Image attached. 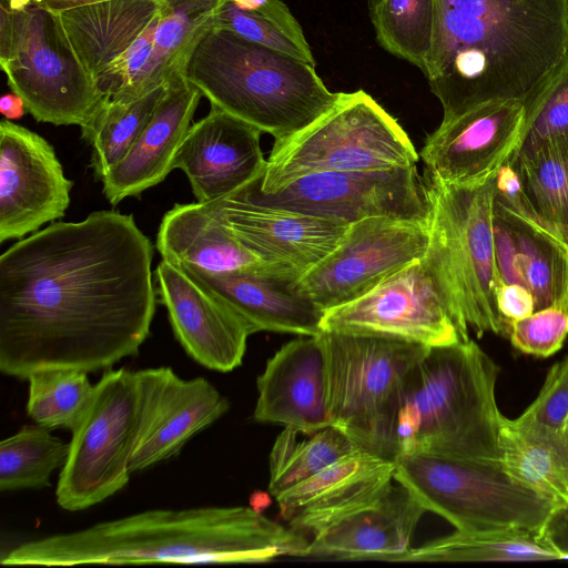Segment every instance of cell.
I'll use <instances>...</instances> for the list:
<instances>
[{
  "instance_id": "cell-1",
  "label": "cell",
  "mask_w": 568,
  "mask_h": 568,
  "mask_svg": "<svg viewBox=\"0 0 568 568\" xmlns=\"http://www.w3.org/2000/svg\"><path fill=\"white\" fill-rule=\"evenodd\" d=\"M153 245L132 215L54 222L0 256V369L88 373L134 356L150 335Z\"/></svg>"
},
{
  "instance_id": "cell-2",
  "label": "cell",
  "mask_w": 568,
  "mask_h": 568,
  "mask_svg": "<svg viewBox=\"0 0 568 568\" xmlns=\"http://www.w3.org/2000/svg\"><path fill=\"white\" fill-rule=\"evenodd\" d=\"M568 52V0H434L424 74L449 121L525 101Z\"/></svg>"
},
{
  "instance_id": "cell-3",
  "label": "cell",
  "mask_w": 568,
  "mask_h": 568,
  "mask_svg": "<svg viewBox=\"0 0 568 568\" xmlns=\"http://www.w3.org/2000/svg\"><path fill=\"white\" fill-rule=\"evenodd\" d=\"M308 542L253 507L156 509L21 544L1 565L255 564L306 557Z\"/></svg>"
},
{
  "instance_id": "cell-4",
  "label": "cell",
  "mask_w": 568,
  "mask_h": 568,
  "mask_svg": "<svg viewBox=\"0 0 568 568\" xmlns=\"http://www.w3.org/2000/svg\"><path fill=\"white\" fill-rule=\"evenodd\" d=\"M498 373L470 338L429 347L404 386L396 426L398 455L499 462Z\"/></svg>"
},
{
  "instance_id": "cell-5",
  "label": "cell",
  "mask_w": 568,
  "mask_h": 568,
  "mask_svg": "<svg viewBox=\"0 0 568 568\" xmlns=\"http://www.w3.org/2000/svg\"><path fill=\"white\" fill-rule=\"evenodd\" d=\"M183 77L227 113L286 139L317 120L338 99L315 65L212 27L199 40Z\"/></svg>"
},
{
  "instance_id": "cell-6",
  "label": "cell",
  "mask_w": 568,
  "mask_h": 568,
  "mask_svg": "<svg viewBox=\"0 0 568 568\" xmlns=\"http://www.w3.org/2000/svg\"><path fill=\"white\" fill-rule=\"evenodd\" d=\"M496 178V176H495ZM495 178L483 184H445L424 176L429 205L423 262L463 341L469 329L508 337L496 290L500 282L493 227Z\"/></svg>"
},
{
  "instance_id": "cell-7",
  "label": "cell",
  "mask_w": 568,
  "mask_h": 568,
  "mask_svg": "<svg viewBox=\"0 0 568 568\" xmlns=\"http://www.w3.org/2000/svg\"><path fill=\"white\" fill-rule=\"evenodd\" d=\"M326 405L332 426L359 449L394 462L407 376L429 347L385 336L323 329Z\"/></svg>"
},
{
  "instance_id": "cell-8",
  "label": "cell",
  "mask_w": 568,
  "mask_h": 568,
  "mask_svg": "<svg viewBox=\"0 0 568 568\" xmlns=\"http://www.w3.org/2000/svg\"><path fill=\"white\" fill-rule=\"evenodd\" d=\"M418 159L405 130L372 95L339 92L317 120L274 142L256 186L270 194L313 173L389 170Z\"/></svg>"
},
{
  "instance_id": "cell-9",
  "label": "cell",
  "mask_w": 568,
  "mask_h": 568,
  "mask_svg": "<svg viewBox=\"0 0 568 568\" xmlns=\"http://www.w3.org/2000/svg\"><path fill=\"white\" fill-rule=\"evenodd\" d=\"M0 64L38 121L82 125L102 94L81 63L60 14L0 2Z\"/></svg>"
},
{
  "instance_id": "cell-10",
  "label": "cell",
  "mask_w": 568,
  "mask_h": 568,
  "mask_svg": "<svg viewBox=\"0 0 568 568\" xmlns=\"http://www.w3.org/2000/svg\"><path fill=\"white\" fill-rule=\"evenodd\" d=\"M394 479L456 530L540 531L556 504L513 478L500 462L398 455Z\"/></svg>"
},
{
  "instance_id": "cell-11",
  "label": "cell",
  "mask_w": 568,
  "mask_h": 568,
  "mask_svg": "<svg viewBox=\"0 0 568 568\" xmlns=\"http://www.w3.org/2000/svg\"><path fill=\"white\" fill-rule=\"evenodd\" d=\"M140 415L136 373L125 368L105 372L94 385L84 415L72 429L55 490L60 507L70 511L89 508L128 484Z\"/></svg>"
},
{
  "instance_id": "cell-12",
  "label": "cell",
  "mask_w": 568,
  "mask_h": 568,
  "mask_svg": "<svg viewBox=\"0 0 568 568\" xmlns=\"http://www.w3.org/2000/svg\"><path fill=\"white\" fill-rule=\"evenodd\" d=\"M428 220L375 216L348 225L335 248L296 281L323 311L352 302L423 258Z\"/></svg>"
},
{
  "instance_id": "cell-13",
  "label": "cell",
  "mask_w": 568,
  "mask_h": 568,
  "mask_svg": "<svg viewBox=\"0 0 568 568\" xmlns=\"http://www.w3.org/2000/svg\"><path fill=\"white\" fill-rule=\"evenodd\" d=\"M256 181L242 190L257 202L348 225L375 216L428 220L426 187L416 165L313 173L270 194L260 192Z\"/></svg>"
},
{
  "instance_id": "cell-14",
  "label": "cell",
  "mask_w": 568,
  "mask_h": 568,
  "mask_svg": "<svg viewBox=\"0 0 568 568\" xmlns=\"http://www.w3.org/2000/svg\"><path fill=\"white\" fill-rule=\"evenodd\" d=\"M323 329L385 336L427 347L463 341L422 258L358 298L325 311Z\"/></svg>"
},
{
  "instance_id": "cell-15",
  "label": "cell",
  "mask_w": 568,
  "mask_h": 568,
  "mask_svg": "<svg viewBox=\"0 0 568 568\" xmlns=\"http://www.w3.org/2000/svg\"><path fill=\"white\" fill-rule=\"evenodd\" d=\"M525 134L520 100L478 105L427 136L419 156L425 176L445 184H483L518 151Z\"/></svg>"
},
{
  "instance_id": "cell-16",
  "label": "cell",
  "mask_w": 568,
  "mask_h": 568,
  "mask_svg": "<svg viewBox=\"0 0 568 568\" xmlns=\"http://www.w3.org/2000/svg\"><path fill=\"white\" fill-rule=\"evenodd\" d=\"M73 182L53 146L38 133L0 123V242L23 239L63 217Z\"/></svg>"
},
{
  "instance_id": "cell-17",
  "label": "cell",
  "mask_w": 568,
  "mask_h": 568,
  "mask_svg": "<svg viewBox=\"0 0 568 568\" xmlns=\"http://www.w3.org/2000/svg\"><path fill=\"white\" fill-rule=\"evenodd\" d=\"M264 262L295 277L331 253L348 224L257 202L242 189L204 203Z\"/></svg>"
},
{
  "instance_id": "cell-18",
  "label": "cell",
  "mask_w": 568,
  "mask_h": 568,
  "mask_svg": "<svg viewBox=\"0 0 568 568\" xmlns=\"http://www.w3.org/2000/svg\"><path fill=\"white\" fill-rule=\"evenodd\" d=\"M135 373L141 415L132 473L175 456L191 437L230 408L227 398L204 377L182 379L170 367Z\"/></svg>"
},
{
  "instance_id": "cell-19",
  "label": "cell",
  "mask_w": 568,
  "mask_h": 568,
  "mask_svg": "<svg viewBox=\"0 0 568 568\" xmlns=\"http://www.w3.org/2000/svg\"><path fill=\"white\" fill-rule=\"evenodd\" d=\"M154 278L174 335L187 355L221 373L240 366L252 334L247 324L223 301L166 261L156 266Z\"/></svg>"
},
{
  "instance_id": "cell-20",
  "label": "cell",
  "mask_w": 568,
  "mask_h": 568,
  "mask_svg": "<svg viewBox=\"0 0 568 568\" xmlns=\"http://www.w3.org/2000/svg\"><path fill=\"white\" fill-rule=\"evenodd\" d=\"M256 126L211 105L191 125L174 162L199 203L225 197L262 178L266 160Z\"/></svg>"
},
{
  "instance_id": "cell-21",
  "label": "cell",
  "mask_w": 568,
  "mask_h": 568,
  "mask_svg": "<svg viewBox=\"0 0 568 568\" xmlns=\"http://www.w3.org/2000/svg\"><path fill=\"white\" fill-rule=\"evenodd\" d=\"M394 470V462L357 449L275 499L288 526L310 538L341 517L381 499L395 481Z\"/></svg>"
},
{
  "instance_id": "cell-22",
  "label": "cell",
  "mask_w": 568,
  "mask_h": 568,
  "mask_svg": "<svg viewBox=\"0 0 568 568\" xmlns=\"http://www.w3.org/2000/svg\"><path fill=\"white\" fill-rule=\"evenodd\" d=\"M427 511L406 486L394 481L385 495L310 536L306 557L400 561Z\"/></svg>"
},
{
  "instance_id": "cell-23",
  "label": "cell",
  "mask_w": 568,
  "mask_h": 568,
  "mask_svg": "<svg viewBox=\"0 0 568 568\" xmlns=\"http://www.w3.org/2000/svg\"><path fill=\"white\" fill-rule=\"evenodd\" d=\"M161 0H108L60 13L65 32L102 95L122 87L125 61L160 13Z\"/></svg>"
},
{
  "instance_id": "cell-24",
  "label": "cell",
  "mask_w": 568,
  "mask_h": 568,
  "mask_svg": "<svg viewBox=\"0 0 568 568\" xmlns=\"http://www.w3.org/2000/svg\"><path fill=\"white\" fill-rule=\"evenodd\" d=\"M254 419L303 433L331 425L323 346L317 335L284 344L257 378Z\"/></svg>"
},
{
  "instance_id": "cell-25",
  "label": "cell",
  "mask_w": 568,
  "mask_h": 568,
  "mask_svg": "<svg viewBox=\"0 0 568 568\" xmlns=\"http://www.w3.org/2000/svg\"><path fill=\"white\" fill-rule=\"evenodd\" d=\"M178 267L230 306L252 334L314 336L322 331L325 311L298 290L295 276L278 271L212 274L193 266Z\"/></svg>"
},
{
  "instance_id": "cell-26",
  "label": "cell",
  "mask_w": 568,
  "mask_h": 568,
  "mask_svg": "<svg viewBox=\"0 0 568 568\" xmlns=\"http://www.w3.org/2000/svg\"><path fill=\"white\" fill-rule=\"evenodd\" d=\"M202 95L182 73L168 82L166 92L129 153L101 181L110 204L140 196L174 170L176 154Z\"/></svg>"
},
{
  "instance_id": "cell-27",
  "label": "cell",
  "mask_w": 568,
  "mask_h": 568,
  "mask_svg": "<svg viewBox=\"0 0 568 568\" xmlns=\"http://www.w3.org/2000/svg\"><path fill=\"white\" fill-rule=\"evenodd\" d=\"M495 178L494 202L568 250V134L516 152Z\"/></svg>"
},
{
  "instance_id": "cell-28",
  "label": "cell",
  "mask_w": 568,
  "mask_h": 568,
  "mask_svg": "<svg viewBox=\"0 0 568 568\" xmlns=\"http://www.w3.org/2000/svg\"><path fill=\"white\" fill-rule=\"evenodd\" d=\"M493 227L504 283L529 290L536 311L568 297V250L558 240L495 202Z\"/></svg>"
},
{
  "instance_id": "cell-29",
  "label": "cell",
  "mask_w": 568,
  "mask_h": 568,
  "mask_svg": "<svg viewBox=\"0 0 568 568\" xmlns=\"http://www.w3.org/2000/svg\"><path fill=\"white\" fill-rule=\"evenodd\" d=\"M155 245L163 261L212 274L285 273L246 248L204 203L175 204L169 210L159 226Z\"/></svg>"
},
{
  "instance_id": "cell-30",
  "label": "cell",
  "mask_w": 568,
  "mask_h": 568,
  "mask_svg": "<svg viewBox=\"0 0 568 568\" xmlns=\"http://www.w3.org/2000/svg\"><path fill=\"white\" fill-rule=\"evenodd\" d=\"M499 452L513 478L556 506L568 504V430L503 415Z\"/></svg>"
},
{
  "instance_id": "cell-31",
  "label": "cell",
  "mask_w": 568,
  "mask_h": 568,
  "mask_svg": "<svg viewBox=\"0 0 568 568\" xmlns=\"http://www.w3.org/2000/svg\"><path fill=\"white\" fill-rule=\"evenodd\" d=\"M152 51L134 99L166 84L182 69L227 0H161Z\"/></svg>"
},
{
  "instance_id": "cell-32",
  "label": "cell",
  "mask_w": 568,
  "mask_h": 568,
  "mask_svg": "<svg viewBox=\"0 0 568 568\" xmlns=\"http://www.w3.org/2000/svg\"><path fill=\"white\" fill-rule=\"evenodd\" d=\"M558 559L540 532L523 528L462 531L410 548L400 562L540 561Z\"/></svg>"
},
{
  "instance_id": "cell-33",
  "label": "cell",
  "mask_w": 568,
  "mask_h": 568,
  "mask_svg": "<svg viewBox=\"0 0 568 568\" xmlns=\"http://www.w3.org/2000/svg\"><path fill=\"white\" fill-rule=\"evenodd\" d=\"M168 83L133 100L103 95L80 126L82 139L92 148L91 166L97 179L104 175L131 150L166 92Z\"/></svg>"
},
{
  "instance_id": "cell-34",
  "label": "cell",
  "mask_w": 568,
  "mask_h": 568,
  "mask_svg": "<svg viewBox=\"0 0 568 568\" xmlns=\"http://www.w3.org/2000/svg\"><path fill=\"white\" fill-rule=\"evenodd\" d=\"M357 449L342 430L332 425L312 433L284 427L270 454L268 491L276 497Z\"/></svg>"
},
{
  "instance_id": "cell-35",
  "label": "cell",
  "mask_w": 568,
  "mask_h": 568,
  "mask_svg": "<svg viewBox=\"0 0 568 568\" xmlns=\"http://www.w3.org/2000/svg\"><path fill=\"white\" fill-rule=\"evenodd\" d=\"M213 27L315 65L301 24L282 0H227Z\"/></svg>"
},
{
  "instance_id": "cell-36",
  "label": "cell",
  "mask_w": 568,
  "mask_h": 568,
  "mask_svg": "<svg viewBox=\"0 0 568 568\" xmlns=\"http://www.w3.org/2000/svg\"><path fill=\"white\" fill-rule=\"evenodd\" d=\"M378 44L424 73L432 48L434 0H367Z\"/></svg>"
},
{
  "instance_id": "cell-37",
  "label": "cell",
  "mask_w": 568,
  "mask_h": 568,
  "mask_svg": "<svg viewBox=\"0 0 568 568\" xmlns=\"http://www.w3.org/2000/svg\"><path fill=\"white\" fill-rule=\"evenodd\" d=\"M69 444L40 425H24L0 443V489H39L68 458Z\"/></svg>"
},
{
  "instance_id": "cell-38",
  "label": "cell",
  "mask_w": 568,
  "mask_h": 568,
  "mask_svg": "<svg viewBox=\"0 0 568 568\" xmlns=\"http://www.w3.org/2000/svg\"><path fill=\"white\" fill-rule=\"evenodd\" d=\"M27 379V413L36 424L48 429L72 430L84 415L94 390L88 372L75 368L40 369Z\"/></svg>"
},
{
  "instance_id": "cell-39",
  "label": "cell",
  "mask_w": 568,
  "mask_h": 568,
  "mask_svg": "<svg viewBox=\"0 0 568 568\" xmlns=\"http://www.w3.org/2000/svg\"><path fill=\"white\" fill-rule=\"evenodd\" d=\"M524 104L525 134L517 152L568 134V52Z\"/></svg>"
},
{
  "instance_id": "cell-40",
  "label": "cell",
  "mask_w": 568,
  "mask_h": 568,
  "mask_svg": "<svg viewBox=\"0 0 568 568\" xmlns=\"http://www.w3.org/2000/svg\"><path fill=\"white\" fill-rule=\"evenodd\" d=\"M568 336V297L510 324L508 338L519 352L546 358L557 353Z\"/></svg>"
},
{
  "instance_id": "cell-41",
  "label": "cell",
  "mask_w": 568,
  "mask_h": 568,
  "mask_svg": "<svg viewBox=\"0 0 568 568\" xmlns=\"http://www.w3.org/2000/svg\"><path fill=\"white\" fill-rule=\"evenodd\" d=\"M518 417L554 429L568 430V356L549 369L539 394Z\"/></svg>"
},
{
  "instance_id": "cell-42",
  "label": "cell",
  "mask_w": 568,
  "mask_h": 568,
  "mask_svg": "<svg viewBox=\"0 0 568 568\" xmlns=\"http://www.w3.org/2000/svg\"><path fill=\"white\" fill-rule=\"evenodd\" d=\"M496 303L500 316L509 327L514 321L527 317L536 311L532 294L519 284L500 282L496 290Z\"/></svg>"
},
{
  "instance_id": "cell-43",
  "label": "cell",
  "mask_w": 568,
  "mask_h": 568,
  "mask_svg": "<svg viewBox=\"0 0 568 568\" xmlns=\"http://www.w3.org/2000/svg\"><path fill=\"white\" fill-rule=\"evenodd\" d=\"M539 532L558 559H568V504L556 506Z\"/></svg>"
},
{
  "instance_id": "cell-44",
  "label": "cell",
  "mask_w": 568,
  "mask_h": 568,
  "mask_svg": "<svg viewBox=\"0 0 568 568\" xmlns=\"http://www.w3.org/2000/svg\"><path fill=\"white\" fill-rule=\"evenodd\" d=\"M108 0H0L11 8L36 6L53 13L60 14L67 10L84 7Z\"/></svg>"
},
{
  "instance_id": "cell-45",
  "label": "cell",
  "mask_w": 568,
  "mask_h": 568,
  "mask_svg": "<svg viewBox=\"0 0 568 568\" xmlns=\"http://www.w3.org/2000/svg\"><path fill=\"white\" fill-rule=\"evenodd\" d=\"M0 111L7 120H18L23 116L26 105L18 94L11 92L1 97Z\"/></svg>"
}]
</instances>
